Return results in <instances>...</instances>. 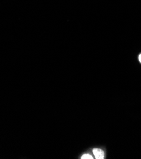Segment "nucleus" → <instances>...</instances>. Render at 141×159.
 I'll return each mask as SVG.
<instances>
[{"label":"nucleus","instance_id":"obj_1","mask_svg":"<svg viewBox=\"0 0 141 159\" xmlns=\"http://www.w3.org/2000/svg\"><path fill=\"white\" fill-rule=\"evenodd\" d=\"M93 153L96 159H103L104 158V151L99 148H95L93 150Z\"/></svg>","mask_w":141,"mask_h":159},{"label":"nucleus","instance_id":"obj_3","mask_svg":"<svg viewBox=\"0 0 141 159\" xmlns=\"http://www.w3.org/2000/svg\"><path fill=\"white\" fill-rule=\"evenodd\" d=\"M138 58H139V61H140V63H141V54H140V55H139Z\"/></svg>","mask_w":141,"mask_h":159},{"label":"nucleus","instance_id":"obj_2","mask_svg":"<svg viewBox=\"0 0 141 159\" xmlns=\"http://www.w3.org/2000/svg\"><path fill=\"white\" fill-rule=\"evenodd\" d=\"M81 158L82 159H92L93 157L89 154H85L81 157Z\"/></svg>","mask_w":141,"mask_h":159}]
</instances>
